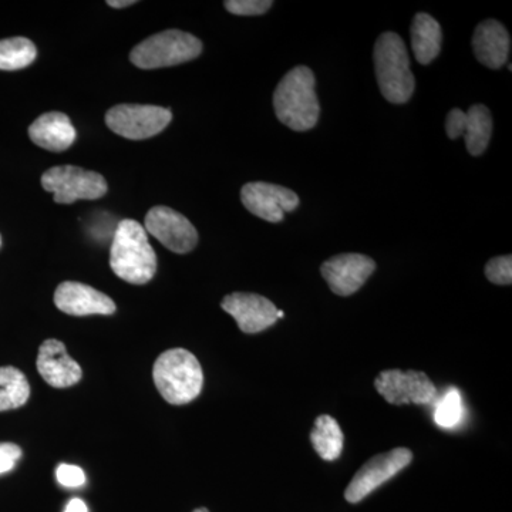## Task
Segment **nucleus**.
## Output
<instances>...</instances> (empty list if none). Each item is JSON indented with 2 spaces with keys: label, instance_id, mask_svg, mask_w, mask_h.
I'll use <instances>...</instances> for the list:
<instances>
[{
  "label": "nucleus",
  "instance_id": "obj_2",
  "mask_svg": "<svg viewBox=\"0 0 512 512\" xmlns=\"http://www.w3.org/2000/svg\"><path fill=\"white\" fill-rule=\"evenodd\" d=\"M315 74L296 66L285 74L274 93L276 117L293 131H308L318 124L320 104L315 92Z\"/></svg>",
  "mask_w": 512,
  "mask_h": 512
},
{
  "label": "nucleus",
  "instance_id": "obj_25",
  "mask_svg": "<svg viewBox=\"0 0 512 512\" xmlns=\"http://www.w3.org/2000/svg\"><path fill=\"white\" fill-rule=\"evenodd\" d=\"M225 9L232 15L259 16L264 15L274 6L272 0H227Z\"/></svg>",
  "mask_w": 512,
  "mask_h": 512
},
{
  "label": "nucleus",
  "instance_id": "obj_8",
  "mask_svg": "<svg viewBox=\"0 0 512 512\" xmlns=\"http://www.w3.org/2000/svg\"><path fill=\"white\" fill-rule=\"evenodd\" d=\"M412 460V451L403 447L394 448L387 453L370 458L350 481L345 491L346 500L352 504L365 500L367 495L373 493L376 488L392 480L396 474L409 466Z\"/></svg>",
  "mask_w": 512,
  "mask_h": 512
},
{
  "label": "nucleus",
  "instance_id": "obj_30",
  "mask_svg": "<svg viewBox=\"0 0 512 512\" xmlns=\"http://www.w3.org/2000/svg\"><path fill=\"white\" fill-rule=\"evenodd\" d=\"M276 316H278V319H282V318H284L285 313L282 311H278V313H276Z\"/></svg>",
  "mask_w": 512,
  "mask_h": 512
},
{
  "label": "nucleus",
  "instance_id": "obj_11",
  "mask_svg": "<svg viewBox=\"0 0 512 512\" xmlns=\"http://www.w3.org/2000/svg\"><path fill=\"white\" fill-rule=\"evenodd\" d=\"M241 201L255 217L272 224L281 222L286 212L299 207V197L295 192L269 183L245 184L241 190Z\"/></svg>",
  "mask_w": 512,
  "mask_h": 512
},
{
  "label": "nucleus",
  "instance_id": "obj_32",
  "mask_svg": "<svg viewBox=\"0 0 512 512\" xmlns=\"http://www.w3.org/2000/svg\"><path fill=\"white\" fill-rule=\"evenodd\" d=\"M0 245H2V238H0Z\"/></svg>",
  "mask_w": 512,
  "mask_h": 512
},
{
  "label": "nucleus",
  "instance_id": "obj_14",
  "mask_svg": "<svg viewBox=\"0 0 512 512\" xmlns=\"http://www.w3.org/2000/svg\"><path fill=\"white\" fill-rule=\"evenodd\" d=\"M221 308L237 320L242 332L249 335L271 328L278 320L274 303L256 293H231L222 299Z\"/></svg>",
  "mask_w": 512,
  "mask_h": 512
},
{
  "label": "nucleus",
  "instance_id": "obj_6",
  "mask_svg": "<svg viewBox=\"0 0 512 512\" xmlns=\"http://www.w3.org/2000/svg\"><path fill=\"white\" fill-rule=\"evenodd\" d=\"M42 187L55 194L57 204H73L79 200H99L107 194L103 175L74 165H57L42 175Z\"/></svg>",
  "mask_w": 512,
  "mask_h": 512
},
{
  "label": "nucleus",
  "instance_id": "obj_7",
  "mask_svg": "<svg viewBox=\"0 0 512 512\" xmlns=\"http://www.w3.org/2000/svg\"><path fill=\"white\" fill-rule=\"evenodd\" d=\"M173 120V113L158 106L119 104L106 114V124L117 136L147 140L160 134Z\"/></svg>",
  "mask_w": 512,
  "mask_h": 512
},
{
  "label": "nucleus",
  "instance_id": "obj_29",
  "mask_svg": "<svg viewBox=\"0 0 512 512\" xmlns=\"http://www.w3.org/2000/svg\"><path fill=\"white\" fill-rule=\"evenodd\" d=\"M136 0H109L107 5L111 6V8L121 9L127 8V6L136 5Z\"/></svg>",
  "mask_w": 512,
  "mask_h": 512
},
{
  "label": "nucleus",
  "instance_id": "obj_1",
  "mask_svg": "<svg viewBox=\"0 0 512 512\" xmlns=\"http://www.w3.org/2000/svg\"><path fill=\"white\" fill-rule=\"evenodd\" d=\"M110 266L114 274L133 285H144L157 272V255L146 229L134 220L121 221L114 232L110 249Z\"/></svg>",
  "mask_w": 512,
  "mask_h": 512
},
{
  "label": "nucleus",
  "instance_id": "obj_31",
  "mask_svg": "<svg viewBox=\"0 0 512 512\" xmlns=\"http://www.w3.org/2000/svg\"><path fill=\"white\" fill-rule=\"evenodd\" d=\"M194 512H208V510H205V508H198V510H195Z\"/></svg>",
  "mask_w": 512,
  "mask_h": 512
},
{
  "label": "nucleus",
  "instance_id": "obj_24",
  "mask_svg": "<svg viewBox=\"0 0 512 512\" xmlns=\"http://www.w3.org/2000/svg\"><path fill=\"white\" fill-rule=\"evenodd\" d=\"M485 276L495 285L512 284V256H497L485 265Z\"/></svg>",
  "mask_w": 512,
  "mask_h": 512
},
{
  "label": "nucleus",
  "instance_id": "obj_27",
  "mask_svg": "<svg viewBox=\"0 0 512 512\" xmlns=\"http://www.w3.org/2000/svg\"><path fill=\"white\" fill-rule=\"evenodd\" d=\"M22 457V448L12 443L0 444V474L9 473Z\"/></svg>",
  "mask_w": 512,
  "mask_h": 512
},
{
  "label": "nucleus",
  "instance_id": "obj_5",
  "mask_svg": "<svg viewBox=\"0 0 512 512\" xmlns=\"http://www.w3.org/2000/svg\"><path fill=\"white\" fill-rule=\"evenodd\" d=\"M202 52L198 37L181 30H164L148 37L130 53V60L138 69L151 70L191 62Z\"/></svg>",
  "mask_w": 512,
  "mask_h": 512
},
{
  "label": "nucleus",
  "instance_id": "obj_13",
  "mask_svg": "<svg viewBox=\"0 0 512 512\" xmlns=\"http://www.w3.org/2000/svg\"><path fill=\"white\" fill-rule=\"evenodd\" d=\"M446 131L451 140L464 136L468 153L478 157L487 150L493 136V117L483 104L470 107L467 113L453 109L447 114Z\"/></svg>",
  "mask_w": 512,
  "mask_h": 512
},
{
  "label": "nucleus",
  "instance_id": "obj_20",
  "mask_svg": "<svg viewBox=\"0 0 512 512\" xmlns=\"http://www.w3.org/2000/svg\"><path fill=\"white\" fill-rule=\"evenodd\" d=\"M311 441L320 458L326 461H335L342 454L345 437H343L338 421L328 414H322L315 421Z\"/></svg>",
  "mask_w": 512,
  "mask_h": 512
},
{
  "label": "nucleus",
  "instance_id": "obj_12",
  "mask_svg": "<svg viewBox=\"0 0 512 512\" xmlns=\"http://www.w3.org/2000/svg\"><path fill=\"white\" fill-rule=\"evenodd\" d=\"M376 262L362 254H342L328 259L320 268L330 291L339 296H350L366 284L375 272Z\"/></svg>",
  "mask_w": 512,
  "mask_h": 512
},
{
  "label": "nucleus",
  "instance_id": "obj_22",
  "mask_svg": "<svg viewBox=\"0 0 512 512\" xmlns=\"http://www.w3.org/2000/svg\"><path fill=\"white\" fill-rule=\"evenodd\" d=\"M37 57L36 46L26 37L0 40V70L13 72L30 66Z\"/></svg>",
  "mask_w": 512,
  "mask_h": 512
},
{
  "label": "nucleus",
  "instance_id": "obj_18",
  "mask_svg": "<svg viewBox=\"0 0 512 512\" xmlns=\"http://www.w3.org/2000/svg\"><path fill=\"white\" fill-rule=\"evenodd\" d=\"M29 137L36 146L52 153H62L73 146L76 128L66 114L50 111L33 121L29 127Z\"/></svg>",
  "mask_w": 512,
  "mask_h": 512
},
{
  "label": "nucleus",
  "instance_id": "obj_19",
  "mask_svg": "<svg viewBox=\"0 0 512 512\" xmlns=\"http://www.w3.org/2000/svg\"><path fill=\"white\" fill-rule=\"evenodd\" d=\"M412 49L417 62L426 66L440 55L441 28L427 13H417L412 23Z\"/></svg>",
  "mask_w": 512,
  "mask_h": 512
},
{
  "label": "nucleus",
  "instance_id": "obj_28",
  "mask_svg": "<svg viewBox=\"0 0 512 512\" xmlns=\"http://www.w3.org/2000/svg\"><path fill=\"white\" fill-rule=\"evenodd\" d=\"M64 512H89L87 511V505L80 498H73L69 504H67L66 510Z\"/></svg>",
  "mask_w": 512,
  "mask_h": 512
},
{
  "label": "nucleus",
  "instance_id": "obj_9",
  "mask_svg": "<svg viewBox=\"0 0 512 512\" xmlns=\"http://www.w3.org/2000/svg\"><path fill=\"white\" fill-rule=\"evenodd\" d=\"M377 392L394 406L420 404L426 406L437 399V387L430 377L416 370H384L375 380Z\"/></svg>",
  "mask_w": 512,
  "mask_h": 512
},
{
  "label": "nucleus",
  "instance_id": "obj_26",
  "mask_svg": "<svg viewBox=\"0 0 512 512\" xmlns=\"http://www.w3.org/2000/svg\"><path fill=\"white\" fill-rule=\"evenodd\" d=\"M57 481L67 488L80 487L86 483V474L82 468L70 466V464H62L56 471Z\"/></svg>",
  "mask_w": 512,
  "mask_h": 512
},
{
  "label": "nucleus",
  "instance_id": "obj_15",
  "mask_svg": "<svg viewBox=\"0 0 512 512\" xmlns=\"http://www.w3.org/2000/svg\"><path fill=\"white\" fill-rule=\"evenodd\" d=\"M57 309L67 315H113L117 306L106 293L80 282H63L55 293Z\"/></svg>",
  "mask_w": 512,
  "mask_h": 512
},
{
  "label": "nucleus",
  "instance_id": "obj_23",
  "mask_svg": "<svg viewBox=\"0 0 512 512\" xmlns=\"http://www.w3.org/2000/svg\"><path fill=\"white\" fill-rule=\"evenodd\" d=\"M463 417V399L456 387H451L439 400L434 413V420L441 429H454Z\"/></svg>",
  "mask_w": 512,
  "mask_h": 512
},
{
  "label": "nucleus",
  "instance_id": "obj_10",
  "mask_svg": "<svg viewBox=\"0 0 512 512\" xmlns=\"http://www.w3.org/2000/svg\"><path fill=\"white\" fill-rule=\"evenodd\" d=\"M144 229L175 254H188L198 244L197 229L173 208H151L147 212Z\"/></svg>",
  "mask_w": 512,
  "mask_h": 512
},
{
  "label": "nucleus",
  "instance_id": "obj_3",
  "mask_svg": "<svg viewBox=\"0 0 512 512\" xmlns=\"http://www.w3.org/2000/svg\"><path fill=\"white\" fill-rule=\"evenodd\" d=\"M376 79L384 99L393 104H404L412 99L414 76L410 69V57L402 37L386 32L375 45Z\"/></svg>",
  "mask_w": 512,
  "mask_h": 512
},
{
  "label": "nucleus",
  "instance_id": "obj_4",
  "mask_svg": "<svg viewBox=\"0 0 512 512\" xmlns=\"http://www.w3.org/2000/svg\"><path fill=\"white\" fill-rule=\"evenodd\" d=\"M153 377L158 392L174 406L197 399L204 384L197 357L181 348L167 350L158 357L154 363Z\"/></svg>",
  "mask_w": 512,
  "mask_h": 512
},
{
  "label": "nucleus",
  "instance_id": "obj_17",
  "mask_svg": "<svg viewBox=\"0 0 512 512\" xmlns=\"http://www.w3.org/2000/svg\"><path fill=\"white\" fill-rule=\"evenodd\" d=\"M474 55L488 69H500L507 63L511 50V37L503 23L484 20L473 36Z\"/></svg>",
  "mask_w": 512,
  "mask_h": 512
},
{
  "label": "nucleus",
  "instance_id": "obj_16",
  "mask_svg": "<svg viewBox=\"0 0 512 512\" xmlns=\"http://www.w3.org/2000/svg\"><path fill=\"white\" fill-rule=\"evenodd\" d=\"M36 366L45 382L57 389L74 386L83 377L82 367L67 355L64 343L56 339H49L42 343Z\"/></svg>",
  "mask_w": 512,
  "mask_h": 512
},
{
  "label": "nucleus",
  "instance_id": "obj_21",
  "mask_svg": "<svg viewBox=\"0 0 512 512\" xmlns=\"http://www.w3.org/2000/svg\"><path fill=\"white\" fill-rule=\"evenodd\" d=\"M29 396L26 376L16 367H0V412L19 409L28 402Z\"/></svg>",
  "mask_w": 512,
  "mask_h": 512
}]
</instances>
